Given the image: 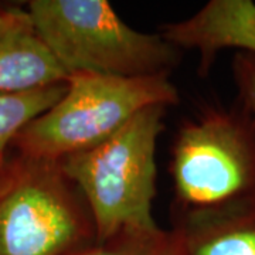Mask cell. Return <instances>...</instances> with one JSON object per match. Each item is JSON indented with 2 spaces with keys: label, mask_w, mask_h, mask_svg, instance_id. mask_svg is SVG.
Here are the masks:
<instances>
[{
  "label": "cell",
  "mask_w": 255,
  "mask_h": 255,
  "mask_svg": "<svg viewBox=\"0 0 255 255\" xmlns=\"http://www.w3.org/2000/svg\"><path fill=\"white\" fill-rule=\"evenodd\" d=\"M27 14L68 75H169L180 61L177 47L130 27L107 0H33Z\"/></svg>",
  "instance_id": "2"
},
{
  "label": "cell",
  "mask_w": 255,
  "mask_h": 255,
  "mask_svg": "<svg viewBox=\"0 0 255 255\" xmlns=\"http://www.w3.org/2000/svg\"><path fill=\"white\" fill-rule=\"evenodd\" d=\"M233 75L241 105L255 122V54L237 53L234 55Z\"/></svg>",
  "instance_id": "11"
},
{
  "label": "cell",
  "mask_w": 255,
  "mask_h": 255,
  "mask_svg": "<svg viewBox=\"0 0 255 255\" xmlns=\"http://www.w3.org/2000/svg\"><path fill=\"white\" fill-rule=\"evenodd\" d=\"M71 255H184V251L174 230L157 228L155 231L127 230Z\"/></svg>",
  "instance_id": "10"
},
{
  "label": "cell",
  "mask_w": 255,
  "mask_h": 255,
  "mask_svg": "<svg viewBox=\"0 0 255 255\" xmlns=\"http://www.w3.org/2000/svg\"><path fill=\"white\" fill-rule=\"evenodd\" d=\"M26 24H31L27 11L0 7V31L18 27V26H26Z\"/></svg>",
  "instance_id": "12"
},
{
  "label": "cell",
  "mask_w": 255,
  "mask_h": 255,
  "mask_svg": "<svg viewBox=\"0 0 255 255\" xmlns=\"http://www.w3.org/2000/svg\"><path fill=\"white\" fill-rule=\"evenodd\" d=\"M67 91V82L33 91L0 95V157L31 121L54 107Z\"/></svg>",
  "instance_id": "9"
},
{
  "label": "cell",
  "mask_w": 255,
  "mask_h": 255,
  "mask_svg": "<svg viewBox=\"0 0 255 255\" xmlns=\"http://www.w3.org/2000/svg\"><path fill=\"white\" fill-rule=\"evenodd\" d=\"M162 36L179 50H196L199 74L206 75L224 48L255 54V3L253 0H210L190 17L166 24Z\"/></svg>",
  "instance_id": "6"
},
{
  "label": "cell",
  "mask_w": 255,
  "mask_h": 255,
  "mask_svg": "<svg viewBox=\"0 0 255 255\" xmlns=\"http://www.w3.org/2000/svg\"><path fill=\"white\" fill-rule=\"evenodd\" d=\"M179 100L169 75L124 78L73 74L61 100L31 121L14 143L24 159L58 162L100 145L147 107L169 108Z\"/></svg>",
  "instance_id": "3"
},
{
  "label": "cell",
  "mask_w": 255,
  "mask_h": 255,
  "mask_svg": "<svg viewBox=\"0 0 255 255\" xmlns=\"http://www.w3.org/2000/svg\"><path fill=\"white\" fill-rule=\"evenodd\" d=\"M6 164H7L6 159H4V157H0V170H1V169H4V167H6Z\"/></svg>",
  "instance_id": "14"
},
{
  "label": "cell",
  "mask_w": 255,
  "mask_h": 255,
  "mask_svg": "<svg viewBox=\"0 0 255 255\" xmlns=\"http://www.w3.org/2000/svg\"><path fill=\"white\" fill-rule=\"evenodd\" d=\"M170 174L179 213L255 196V122L240 108H210L179 128Z\"/></svg>",
  "instance_id": "4"
},
{
  "label": "cell",
  "mask_w": 255,
  "mask_h": 255,
  "mask_svg": "<svg viewBox=\"0 0 255 255\" xmlns=\"http://www.w3.org/2000/svg\"><path fill=\"white\" fill-rule=\"evenodd\" d=\"M174 231L184 255H255V196L179 213Z\"/></svg>",
  "instance_id": "7"
},
{
  "label": "cell",
  "mask_w": 255,
  "mask_h": 255,
  "mask_svg": "<svg viewBox=\"0 0 255 255\" xmlns=\"http://www.w3.org/2000/svg\"><path fill=\"white\" fill-rule=\"evenodd\" d=\"M68 77L31 24L0 31V95L61 84Z\"/></svg>",
  "instance_id": "8"
},
{
  "label": "cell",
  "mask_w": 255,
  "mask_h": 255,
  "mask_svg": "<svg viewBox=\"0 0 255 255\" xmlns=\"http://www.w3.org/2000/svg\"><path fill=\"white\" fill-rule=\"evenodd\" d=\"M20 170H21V163H7L4 169L0 170V197L4 193H7L14 186V183L17 182Z\"/></svg>",
  "instance_id": "13"
},
{
  "label": "cell",
  "mask_w": 255,
  "mask_h": 255,
  "mask_svg": "<svg viewBox=\"0 0 255 255\" xmlns=\"http://www.w3.org/2000/svg\"><path fill=\"white\" fill-rule=\"evenodd\" d=\"M97 241L91 213L58 162H21L0 197V255H71Z\"/></svg>",
  "instance_id": "5"
},
{
  "label": "cell",
  "mask_w": 255,
  "mask_h": 255,
  "mask_svg": "<svg viewBox=\"0 0 255 255\" xmlns=\"http://www.w3.org/2000/svg\"><path fill=\"white\" fill-rule=\"evenodd\" d=\"M164 105L147 107L112 136L58 164L80 190L91 213L97 241L127 230L155 231L157 139L163 130Z\"/></svg>",
  "instance_id": "1"
}]
</instances>
